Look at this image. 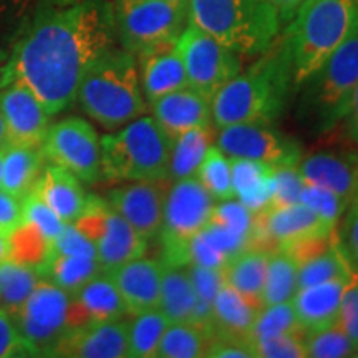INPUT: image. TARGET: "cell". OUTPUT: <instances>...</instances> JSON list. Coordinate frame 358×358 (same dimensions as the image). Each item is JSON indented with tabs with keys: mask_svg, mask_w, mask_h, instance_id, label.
Wrapping results in <instances>:
<instances>
[{
	"mask_svg": "<svg viewBox=\"0 0 358 358\" xmlns=\"http://www.w3.org/2000/svg\"><path fill=\"white\" fill-rule=\"evenodd\" d=\"M115 43L108 0H38L3 69L53 116L73 105L83 75Z\"/></svg>",
	"mask_w": 358,
	"mask_h": 358,
	"instance_id": "obj_1",
	"label": "cell"
},
{
	"mask_svg": "<svg viewBox=\"0 0 358 358\" xmlns=\"http://www.w3.org/2000/svg\"><path fill=\"white\" fill-rule=\"evenodd\" d=\"M294 87L292 58L285 35H279L248 70H241L211 100L217 129L237 123L272 124L284 113Z\"/></svg>",
	"mask_w": 358,
	"mask_h": 358,
	"instance_id": "obj_2",
	"label": "cell"
},
{
	"mask_svg": "<svg viewBox=\"0 0 358 358\" xmlns=\"http://www.w3.org/2000/svg\"><path fill=\"white\" fill-rule=\"evenodd\" d=\"M83 113L106 129H118L146 113L138 62L113 47L87 70L77 93Z\"/></svg>",
	"mask_w": 358,
	"mask_h": 358,
	"instance_id": "obj_3",
	"label": "cell"
},
{
	"mask_svg": "<svg viewBox=\"0 0 358 358\" xmlns=\"http://www.w3.org/2000/svg\"><path fill=\"white\" fill-rule=\"evenodd\" d=\"M358 17V0H303L285 27L294 87L310 78L345 40Z\"/></svg>",
	"mask_w": 358,
	"mask_h": 358,
	"instance_id": "obj_4",
	"label": "cell"
},
{
	"mask_svg": "<svg viewBox=\"0 0 358 358\" xmlns=\"http://www.w3.org/2000/svg\"><path fill=\"white\" fill-rule=\"evenodd\" d=\"M189 22L239 53L256 58L280 35V20L268 0H189Z\"/></svg>",
	"mask_w": 358,
	"mask_h": 358,
	"instance_id": "obj_5",
	"label": "cell"
},
{
	"mask_svg": "<svg viewBox=\"0 0 358 358\" xmlns=\"http://www.w3.org/2000/svg\"><path fill=\"white\" fill-rule=\"evenodd\" d=\"M173 138L153 116H140L100 138L101 173L108 181L168 179Z\"/></svg>",
	"mask_w": 358,
	"mask_h": 358,
	"instance_id": "obj_6",
	"label": "cell"
},
{
	"mask_svg": "<svg viewBox=\"0 0 358 358\" xmlns=\"http://www.w3.org/2000/svg\"><path fill=\"white\" fill-rule=\"evenodd\" d=\"M358 85V17L332 55L301 85L299 116L307 128L327 133L345 115Z\"/></svg>",
	"mask_w": 358,
	"mask_h": 358,
	"instance_id": "obj_7",
	"label": "cell"
},
{
	"mask_svg": "<svg viewBox=\"0 0 358 358\" xmlns=\"http://www.w3.org/2000/svg\"><path fill=\"white\" fill-rule=\"evenodd\" d=\"M213 208L214 198L194 176L169 185L158 234L163 245L161 261L166 266H187L191 241L209 221Z\"/></svg>",
	"mask_w": 358,
	"mask_h": 358,
	"instance_id": "obj_8",
	"label": "cell"
},
{
	"mask_svg": "<svg viewBox=\"0 0 358 358\" xmlns=\"http://www.w3.org/2000/svg\"><path fill=\"white\" fill-rule=\"evenodd\" d=\"M116 40L134 57L156 45L174 42L189 24L187 7L171 0H113Z\"/></svg>",
	"mask_w": 358,
	"mask_h": 358,
	"instance_id": "obj_9",
	"label": "cell"
},
{
	"mask_svg": "<svg viewBox=\"0 0 358 358\" xmlns=\"http://www.w3.org/2000/svg\"><path fill=\"white\" fill-rule=\"evenodd\" d=\"M73 226L90 239L96 249V261L103 272L123 266L133 259L145 256L148 241L120 216L108 201L88 196L83 211Z\"/></svg>",
	"mask_w": 358,
	"mask_h": 358,
	"instance_id": "obj_10",
	"label": "cell"
},
{
	"mask_svg": "<svg viewBox=\"0 0 358 358\" xmlns=\"http://www.w3.org/2000/svg\"><path fill=\"white\" fill-rule=\"evenodd\" d=\"M189 88L211 101L214 95L243 70L239 53L194 24H187L176 40Z\"/></svg>",
	"mask_w": 358,
	"mask_h": 358,
	"instance_id": "obj_11",
	"label": "cell"
},
{
	"mask_svg": "<svg viewBox=\"0 0 358 358\" xmlns=\"http://www.w3.org/2000/svg\"><path fill=\"white\" fill-rule=\"evenodd\" d=\"M42 150L45 159L69 169L82 182L101 181L100 136L87 120L69 116L48 127Z\"/></svg>",
	"mask_w": 358,
	"mask_h": 358,
	"instance_id": "obj_12",
	"label": "cell"
},
{
	"mask_svg": "<svg viewBox=\"0 0 358 358\" xmlns=\"http://www.w3.org/2000/svg\"><path fill=\"white\" fill-rule=\"evenodd\" d=\"M70 294L42 279L15 313V324L22 338L32 347L37 357H50L60 338L69 330Z\"/></svg>",
	"mask_w": 358,
	"mask_h": 358,
	"instance_id": "obj_13",
	"label": "cell"
},
{
	"mask_svg": "<svg viewBox=\"0 0 358 358\" xmlns=\"http://www.w3.org/2000/svg\"><path fill=\"white\" fill-rule=\"evenodd\" d=\"M216 146L229 158L261 161L274 168L297 166L302 148L271 124L237 123L219 129Z\"/></svg>",
	"mask_w": 358,
	"mask_h": 358,
	"instance_id": "obj_14",
	"label": "cell"
},
{
	"mask_svg": "<svg viewBox=\"0 0 358 358\" xmlns=\"http://www.w3.org/2000/svg\"><path fill=\"white\" fill-rule=\"evenodd\" d=\"M171 181H129L108 191L106 201L146 241L158 237L163 224L164 201Z\"/></svg>",
	"mask_w": 358,
	"mask_h": 358,
	"instance_id": "obj_15",
	"label": "cell"
},
{
	"mask_svg": "<svg viewBox=\"0 0 358 358\" xmlns=\"http://www.w3.org/2000/svg\"><path fill=\"white\" fill-rule=\"evenodd\" d=\"M0 116L8 145L42 146L50 127V115L27 85L13 80L0 88Z\"/></svg>",
	"mask_w": 358,
	"mask_h": 358,
	"instance_id": "obj_16",
	"label": "cell"
},
{
	"mask_svg": "<svg viewBox=\"0 0 358 358\" xmlns=\"http://www.w3.org/2000/svg\"><path fill=\"white\" fill-rule=\"evenodd\" d=\"M50 357L123 358L128 357V320L90 322L66 330Z\"/></svg>",
	"mask_w": 358,
	"mask_h": 358,
	"instance_id": "obj_17",
	"label": "cell"
},
{
	"mask_svg": "<svg viewBox=\"0 0 358 358\" xmlns=\"http://www.w3.org/2000/svg\"><path fill=\"white\" fill-rule=\"evenodd\" d=\"M136 62L143 96L150 105L159 96L189 87L176 40L143 50Z\"/></svg>",
	"mask_w": 358,
	"mask_h": 358,
	"instance_id": "obj_18",
	"label": "cell"
},
{
	"mask_svg": "<svg viewBox=\"0 0 358 358\" xmlns=\"http://www.w3.org/2000/svg\"><path fill=\"white\" fill-rule=\"evenodd\" d=\"M163 268L161 259L138 257L108 272L129 315L158 308Z\"/></svg>",
	"mask_w": 358,
	"mask_h": 358,
	"instance_id": "obj_19",
	"label": "cell"
},
{
	"mask_svg": "<svg viewBox=\"0 0 358 358\" xmlns=\"http://www.w3.org/2000/svg\"><path fill=\"white\" fill-rule=\"evenodd\" d=\"M303 181L335 192L348 204L358 194V153L317 151L297 163Z\"/></svg>",
	"mask_w": 358,
	"mask_h": 358,
	"instance_id": "obj_20",
	"label": "cell"
},
{
	"mask_svg": "<svg viewBox=\"0 0 358 358\" xmlns=\"http://www.w3.org/2000/svg\"><path fill=\"white\" fill-rule=\"evenodd\" d=\"M151 108L153 118L171 138L192 128L214 127L211 101L189 87L159 96Z\"/></svg>",
	"mask_w": 358,
	"mask_h": 358,
	"instance_id": "obj_21",
	"label": "cell"
},
{
	"mask_svg": "<svg viewBox=\"0 0 358 358\" xmlns=\"http://www.w3.org/2000/svg\"><path fill=\"white\" fill-rule=\"evenodd\" d=\"M347 279L329 280L324 284L302 287L295 292L290 302L306 335L317 334L338 324L342 290Z\"/></svg>",
	"mask_w": 358,
	"mask_h": 358,
	"instance_id": "obj_22",
	"label": "cell"
},
{
	"mask_svg": "<svg viewBox=\"0 0 358 358\" xmlns=\"http://www.w3.org/2000/svg\"><path fill=\"white\" fill-rule=\"evenodd\" d=\"M32 192L42 198L65 224H73L82 214L88 196L82 181L69 169L48 161L32 187Z\"/></svg>",
	"mask_w": 358,
	"mask_h": 358,
	"instance_id": "obj_23",
	"label": "cell"
},
{
	"mask_svg": "<svg viewBox=\"0 0 358 358\" xmlns=\"http://www.w3.org/2000/svg\"><path fill=\"white\" fill-rule=\"evenodd\" d=\"M70 297L75 307L83 313L88 324L90 322L118 320L128 313L122 294L116 289L108 272H101L93 277L77 292L70 294Z\"/></svg>",
	"mask_w": 358,
	"mask_h": 358,
	"instance_id": "obj_24",
	"label": "cell"
},
{
	"mask_svg": "<svg viewBox=\"0 0 358 358\" xmlns=\"http://www.w3.org/2000/svg\"><path fill=\"white\" fill-rule=\"evenodd\" d=\"M268 254V250L248 248L227 259L221 267L224 282L261 308Z\"/></svg>",
	"mask_w": 358,
	"mask_h": 358,
	"instance_id": "obj_25",
	"label": "cell"
},
{
	"mask_svg": "<svg viewBox=\"0 0 358 358\" xmlns=\"http://www.w3.org/2000/svg\"><path fill=\"white\" fill-rule=\"evenodd\" d=\"M261 307L224 284L213 301V334L249 340V332Z\"/></svg>",
	"mask_w": 358,
	"mask_h": 358,
	"instance_id": "obj_26",
	"label": "cell"
},
{
	"mask_svg": "<svg viewBox=\"0 0 358 358\" xmlns=\"http://www.w3.org/2000/svg\"><path fill=\"white\" fill-rule=\"evenodd\" d=\"M234 198L252 213L264 209L271 199L275 168L261 161L231 158Z\"/></svg>",
	"mask_w": 358,
	"mask_h": 358,
	"instance_id": "obj_27",
	"label": "cell"
},
{
	"mask_svg": "<svg viewBox=\"0 0 358 358\" xmlns=\"http://www.w3.org/2000/svg\"><path fill=\"white\" fill-rule=\"evenodd\" d=\"M198 295L186 267H174L164 264L158 308L169 322H192Z\"/></svg>",
	"mask_w": 358,
	"mask_h": 358,
	"instance_id": "obj_28",
	"label": "cell"
},
{
	"mask_svg": "<svg viewBox=\"0 0 358 358\" xmlns=\"http://www.w3.org/2000/svg\"><path fill=\"white\" fill-rule=\"evenodd\" d=\"M43 159L42 146L8 145L0 187L22 199L37 182L43 169Z\"/></svg>",
	"mask_w": 358,
	"mask_h": 358,
	"instance_id": "obj_29",
	"label": "cell"
},
{
	"mask_svg": "<svg viewBox=\"0 0 358 358\" xmlns=\"http://www.w3.org/2000/svg\"><path fill=\"white\" fill-rule=\"evenodd\" d=\"M213 140H216V133H214L213 127L192 128L174 136L168 168L169 181L173 182L178 179L194 176L196 169L204 159L209 146L213 145Z\"/></svg>",
	"mask_w": 358,
	"mask_h": 358,
	"instance_id": "obj_30",
	"label": "cell"
},
{
	"mask_svg": "<svg viewBox=\"0 0 358 358\" xmlns=\"http://www.w3.org/2000/svg\"><path fill=\"white\" fill-rule=\"evenodd\" d=\"M213 329L196 322H169L156 350L158 358L204 357L213 338Z\"/></svg>",
	"mask_w": 358,
	"mask_h": 358,
	"instance_id": "obj_31",
	"label": "cell"
},
{
	"mask_svg": "<svg viewBox=\"0 0 358 358\" xmlns=\"http://www.w3.org/2000/svg\"><path fill=\"white\" fill-rule=\"evenodd\" d=\"M101 272L103 268L96 259L60 256V254H50L47 262L40 268L42 279L52 282L53 285L64 289L69 294L77 292L82 285Z\"/></svg>",
	"mask_w": 358,
	"mask_h": 358,
	"instance_id": "obj_32",
	"label": "cell"
},
{
	"mask_svg": "<svg viewBox=\"0 0 358 358\" xmlns=\"http://www.w3.org/2000/svg\"><path fill=\"white\" fill-rule=\"evenodd\" d=\"M297 290L299 266L284 250H272L268 254L266 280H264L262 307L290 302Z\"/></svg>",
	"mask_w": 358,
	"mask_h": 358,
	"instance_id": "obj_33",
	"label": "cell"
},
{
	"mask_svg": "<svg viewBox=\"0 0 358 358\" xmlns=\"http://www.w3.org/2000/svg\"><path fill=\"white\" fill-rule=\"evenodd\" d=\"M40 280L42 275L37 268L10 259L0 262V307L15 315Z\"/></svg>",
	"mask_w": 358,
	"mask_h": 358,
	"instance_id": "obj_34",
	"label": "cell"
},
{
	"mask_svg": "<svg viewBox=\"0 0 358 358\" xmlns=\"http://www.w3.org/2000/svg\"><path fill=\"white\" fill-rule=\"evenodd\" d=\"M168 325L169 320L159 308L133 315V319L128 322V357H156L161 337H163Z\"/></svg>",
	"mask_w": 358,
	"mask_h": 358,
	"instance_id": "obj_35",
	"label": "cell"
},
{
	"mask_svg": "<svg viewBox=\"0 0 358 358\" xmlns=\"http://www.w3.org/2000/svg\"><path fill=\"white\" fill-rule=\"evenodd\" d=\"M8 245H10V254H8L10 261L37 268L40 274V268L50 256L52 243L34 222L24 219L15 229L8 232Z\"/></svg>",
	"mask_w": 358,
	"mask_h": 358,
	"instance_id": "obj_36",
	"label": "cell"
},
{
	"mask_svg": "<svg viewBox=\"0 0 358 358\" xmlns=\"http://www.w3.org/2000/svg\"><path fill=\"white\" fill-rule=\"evenodd\" d=\"M352 267L343 256L342 249L334 234L332 244L324 252L308 259L302 266H299V289L310 287V285L324 284L335 279H347L350 275Z\"/></svg>",
	"mask_w": 358,
	"mask_h": 358,
	"instance_id": "obj_37",
	"label": "cell"
},
{
	"mask_svg": "<svg viewBox=\"0 0 358 358\" xmlns=\"http://www.w3.org/2000/svg\"><path fill=\"white\" fill-rule=\"evenodd\" d=\"M194 178L213 196L214 201L234 199L231 158L222 153L216 145L209 146L204 159L196 169Z\"/></svg>",
	"mask_w": 358,
	"mask_h": 358,
	"instance_id": "obj_38",
	"label": "cell"
},
{
	"mask_svg": "<svg viewBox=\"0 0 358 358\" xmlns=\"http://www.w3.org/2000/svg\"><path fill=\"white\" fill-rule=\"evenodd\" d=\"M280 334H306L297 319L292 302H282L262 307L249 332V342L274 337V335Z\"/></svg>",
	"mask_w": 358,
	"mask_h": 358,
	"instance_id": "obj_39",
	"label": "cell"
},
{
	"mask_svg": "<svg viewBox=\"0 0 358 358\" xmlns=\"http://www.w3.org/2000/svg\"><path fill=\"white\" fill-rule=\"evenodd\" d=\"M303 343H306L307 357L312 358L355 357L357 353L355 343L352 342V338L348 337V334L340 324H335L317 334L306 335Z\"/></svg>",
	"mask_w": 358,
	"mask_h": 358,
	"instance_id": "obj_40",
	"label": "cell"
},
{
	"mask_svg": "<svg viewBox=\"0 0 358 358\" xmlns=\"http://www.w3.org/2000/svg\"><path fill=\"white\" fill-rule=\"evenodd\" d=\"M37 2L38 0H0V55L10 53Z\"/></svg>",
	"mask_w": 358,
	"mask_h": 358,
	"instance_id": "obj_41",
	"label": "cell"
},
{
	"mask_svg": "<svg viewBox=\"0 0 358 358\" xmlns=\"http://www.w3.org/2000/svg\"><path fill=\"white\" fill-rule=\"evenodd\" d=\"M301 203L332 227H337L340 217L343 216V213L348 208L347 201L340 198L338 194L306 181H303L301 192Z\"/></svg>",
	"mask_w": 358,
	"mask_h": 358,
	"instance_id": "obj_42",
	"label": "cell"
},
{
	"mask_svg": "<svg viewBox=\"0 0 358 358\" xmlns=\"http://www.w3.org/2000/svg\"><path fill=\"white\" fill-rule=\"evenodd\" d=\"M303 187V178L297 166L275 168L274 186L267 206L264 209H279L301 203V192ZM262 211V209H261Z\"/></svg>",
	"mask_w": 358,
	"mask_h": 358,
	"instance_id": "obj_43",
	"label": "cell"
},
{
	"mask_svg": "<svg viewBox=\"0 0 358 358\" xmlns=\"http://www.w3.org/2000/svg\"><path fill=\"white\" fill-rule=\"evenodd\" d=\"M306 334H280L252 340L254 355L262 358H306Z\"/></svg>",
	"mask_w": 358,
	"mask_h": 358,
	"instance_id": "obj_44",
	"label": "cell"
},
{
	"mask_svg": "<svg viewBox=\"0 0 358 358\" xmlns=\"http://www.w3.org/2000/svg\"><path fill=\"white\" fill-rule=\"evenodd\" d=\"M22 214H24L25 221L34 222L50 243L60 234L65 226V222L57 216L50 206L32 191L27 192L22 198Z\"/></svg>",
	"mask_w": 358,
	"mask_h": 358,
	"instance_id": "obj_45",
	"label": "cell"
},
{
	"mask_svg": "<svg viewBox=\"0 0 358 358\" xmlns=\"http://www.w3.org/2000/svg\"><path fill=\"white\" fill-rule=\"evenodd\" d=\"M335 237L352 271L358 272V199L348 204L335 227Z\"/></svg>",
	"mask_w": 358,
	"mask_h": 358,
	"instance_id": "obj_46",
	"label": "cell"
},
{
	"mask_svg": "<svg viewBox=\"0 0 358 358\" xmlns=\"http://www.w3.org/2000/svg\"><path fill=\"white\" fill-rule=\"evenodd\" d=\"M189 277L194 285L196 295H198V307L204 310H213V301L224 282L222 271L217 267H203V266H186Z\"/></svg>",
	"mask_w": 358,
	"mask_h": 358,
	"instance_id": "obj_47",
	"label": "cell"
},
{
	"mask_svg": "<svg viewBox=\"0 0 358 358\" xmlns=\"http://www.w3.org/2000/svg\"><path fill=\"white\" fill-rule=\"evenodd\" d=\"M10 357H37L32 347L22 338L15 317L0 307V358Z\"/></svg>",
	"mask_w": 358,
	"mask_h": 358,
	"instance_id": "obj_48",
	"label": "cell"
},
{
	"mask_svg": "<svg viewBox=\"0 0 358 358\" xmlns=\"http://www.w3.org/2000/svg\"><path fill=\"white\" fill-rule=\"evenodd\" d=\"M338 324L355 343L358 352V272L352 271L345 280L340 302Z\"/></svg>",
	"mask_w": 358,
	"mask_h": 358,
	"instance_id": "obj_49",
	"label": "cell"
},
{
	"mask_svg": "<svg viewBox=\"0 0 358 358\" xmlns=\"http://www.w3.org/2000/svg\"><path fill=\"white\" fill-rule=\"evenodd\" d=\"M50 254L96 259V249L73 224H65L64 229L52 241Z\"/></svg>",
	"mask_w": 358,
	"mask_h": 358,
	"instance_id": "obj_50",
	"label": "cell"
},
{
	"mask_svg": "<svg viewBox=\"0 0 358 358\" xmlns=\"http://www.w3.org/2000/svg\"><path fill=\"white\" fill-rule=\"evenodd\" d=\"M204 357L208 358H254V350L249 340L213 335L206 348Z\"/></svg>",
	"mask_w": 358,
	"mask_h": 358,
	"instance_id": "obj_51",
	"label": "cell"
},
{
	"mask_svg": "<svg viewBox=\"0 0 358 358\" xmlns=\"http://www.w3.org/2000/svg\"><path fill=\"white\" fill-rule=\"evenodd\" d=\"M22 221V199L0 187V231L10 232Z\"/></svg>",
	"mask_w": 358,
	"mask_h": 358,
	"instance_id": "obj_52",
	"label": "cell"
},
{
	"mask_svg": "<svg viewBox=\"0 0 358 358\" xmlns=\"http://www.w3.org/2000/svg\"><path fill=\"white\" fill-rule=\"evenodd\" d=\"M337 127H340L343 140H345L348 145L358 148V85L355 90H353L345 115L340 120Z\"/></svg>",
	"mask_w": 358,
	"mask_h": 358,
	"instance_id": "obj_53",
	"label": "cell"
},
{
	"mask_svg": "<svg viewBox=\"0 0 358 358\" xmlns=\"http://www.w3.org/2000/svg\"><path fill=\"white\" fill-rule=\"evenodd\" d=\"M268 2L274 6L277 15H279L280 25H287L295 17L303 0H268Z\"/></svg>",
	"mask_w": 358,
	"mask_h": 358,
	"instance_id": "obj_54",
	"label": "cell"
},
{
	"mask_svg": "<svg viewBox=\"0 0 358 358\" xmlns=\"http://www.w3.org/2000/svg\"><path fill=\"white\" fill-rule=\"evenodd\" d=\"M10 254V245H8V232L0 231V262L7 261Z\"/></svg>",
	"mask_w": 358,
	"mask_h": 358,
	"instance_id": "obj_55",
	"label": "cell"
},
{
	"mask_svg": "<svg viewBox=\"0 0 358 358\" xmlns=\"http://www.w3.org/2000/svg\"><path fill=\"white\" fill-rule=\"evenodd\" d=\"M7 148H8V143L7 145L0 146V185H2V169H3V159H6Z\"/></svg>",
	"mask_w": 358,
	"mask_h": 358,
	"instance_id": "obj_56",
	"label": "cell"
},
{
	"mask_svg": "<svg viewBox=\"0 0 358 358\" xmlns=\"http://www.w3.org/2000/svg\"><path fill=\"white\" fill-rule=\"evenodd\" d=\"M7 129H6V124H3V120L2 116H0V146L2 145H7Z\"/></svg>",
	"mask_w": 358,
	"mask_h": 358,
	"instance_id": "obj_57",
	"label": "cell"
},
{
	"mask_svg": "<svg viewBox=\"0 0 358 358\" xmlns=\"http://www.w3.org/2000/svg\"><path fill=\"white\" fill-rule=\"evenodd\" d=\"M10 82H8V77H7V71L6 69H3V65L0 66V88L6 87V85H8Z\"/></svg>",
	"mask_w": 358,
	"mask_h": 358,
	"instance_id": "obj_58",
	"label": "cell"
},
{
	"mask_svg": "<svg viewBox=\"0 0 358 358\" xmlns=\"http://www.w3.org/2000/svg\"><path fill=\"white\" fill-rule=\"evenodd\" d=\"M171 2L178 3V6H182V7H187V6H189V0H171Z\"/></svg>",
	"mask_w": 358,
	"mask_h": 358,
	"instance_id": "obj_59",
	"label": "cell"
},
{
	"mask_svg": "<svg viewBox=\"0 0 358 358\" xmlns=\"http://www.w3.org/2000/svg\"><path fill=\"white\" fill-rule=\"evenodd\" d=\"M355 357H358V352H357V353H355Z\"/></svg>",
	"mask_w": 358,
	"mask_h": 358,
	"instance_id": "obj_60",
	"label": "cell"
},
{
	"mask_svg": "<svg viewBox=\"0 0 358 358\" xmlns=\"http://www.w3.org/2000/svg\"><path fill=\"white\" fill-rule=\"evenodd\" d=\"M357 199H358V194H357Z\"/></svg>",
	"mask_w": 358,
	"mask_h": 358,
	"instance_id": "obj_61",
	"label": "cell"
}]
</instances>
